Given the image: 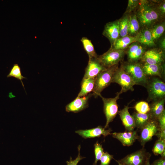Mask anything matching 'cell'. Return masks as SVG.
I'll list each match as a JSON object with an SVG mask.
<instances>
[{"label": "cell", "mask_w": 165, "mask_h": 165, "mask_svg": "<svg viewBox=\"0 0 165 165\" xmlns=\"http://www.w3.org/2000/svg\"><path fill=\"white\" fill-rule=\"evenodd\" d=\"M106 68L101 64L97 57L89 58L83 78H95L101 72Z\"/></svg>", "instance_id": "cell-13"}, {"label": "cell", "mask_w": 165, "mask_h": 165, "mask_svg": "<svg viewBox=\"0 0 165 165\" xmlns=\"http://www.w3.org/2000/svg\"><path fill=\"white\" fill-rule=\"evenodd\" d=\"M128 48L127 53L129 62H138L146 51L143 46L138 42L132 43Z\"/></svg>", "instance_id": "cell-15"}, {"label": "cell", "mask_w": 165, "mask_h": 165, "mask_svg": "<svg viewBox=\"0 0 165 165\" xmlns=\"http://www.w3.org/2000/svg\"><path fill=\"white\" fill-rule=\"evenodd\" d=\"M116 160L117 162V163H118V165H124L122 163H120V162H119L118 160Z\"/></svg>", "instance_id": "cell-40"}, {"label": "cell", "mask_w": 165, "mask_h": 165, "mask_svg": "<svg viewBox=\"0 0 165 165\" xmlns=\"http://www.w3.org/2000/svg\"><path fill=\"white\" fill-rule=\"evenodd\" d=\"M146 165H151V164L150 163L149 160H148L147 161Z\"/></svg>", "instance_id": "cell-41"}, {"label": "cell", "mask_w": 165, "mask_h": 165, "mask_svg": "<svg viewBox=\"0 0 165 165\" xmlns=\"http://www.w3.org/2000/svg\"><path fill=\"white\" fill-rule=\"evenodd\" d=\"M111 129L107 130L99 126L97 127L89 129L79 130L75 132L84 139L99 137L101 135L105 137L111 134Z\"/></svg>", "instance_id": "cell-14"}, {"label": "cell", "mask_w": 165, "mask_h": 165, "mask_svg": "<svg viewBox=\"0 0 165 165\" xmlns=\"http://www.w3.org/2000/svg\"><path fill=\"white\" fill-rule=\"evenodd\" d=\"M144 72L147 76H158L161 78L163 73L162 64H151L143 63L141 64Z\"/></svg>", "instance_id": "cell-20"}, {"label": "cell", "mask_w": 165, "mask_h": 165, "mask_svg": "<svg viewBox=\"0 0 165 165\" xmlns=\"http://www.w3.org/2000/svg\"><path fill=\"white\" fill-rule=\"evenodd\" d=\"M7 77L8 78L13 77L20 80L22 86L25 90L22 80L24 79H26V78L22 75L20 68L18 64H15L13 65Z\"/></svg>", "instance_id": "cell-26"}, {"label": "cell", "mask_w": 165, "mask_h": 165, "mask_svg": "<svg viewBox=\"0 0 165 165\" xmlns=\"http://www.w3.org/2000/svg\"><path fill=\"white\" fill-rule=\"evenodd\" d=\"M151 155L144 148L141 149L118 160L124 165H146Z\"/></svg>", "instance_id": "cell-7"}, {"label": "cell", "mask_w": 165, "mask_h": 165, "mask_svg": "<svg viewBox=\"0 0 165 165\" xmlns=\"http://www.w3.org/2000/svg\"><path fill=\"white\" fill-rule=\"evenodd\" d=\"M129 104L125 106L124 108L118 111V114L122 123L127 132L132 131L135 128L134 120L132 115L129 111Z\"/></svg>", "instance_id": "cell-17"}, {"label": "cell", "mask_w": 165, "mask_h": 165, "mask_svg": "<svg viewBox=\"0 0 165 165\" xmlns=\"http://www.w3.org/2000/svg\"><path fill=\"white\" fill-rule=\"evenodd\" d=\"M102 34L108 39L112 46L119 37V20L106 23Z\"/></svg>", "instance_id": "cell-11"}, {"label": "cell", "mask_w": 165, "mask_h": 165, "mask_svg": "<svg viewBox=\"0 0 165 165\" xmlns=\"http://www.w3.org/2000/svg\"><path fill=\"white\" fill-rule=\"evenodd\" d=\"M112 136L119 141L124 146L132 145L136 140L138 139L139 136L137 131L123 132H114L111 134Z\"/></svg>", "instance_id": "cell-16"}, {"label": "cell", "mask_w": 165, "mask_h": 165, "mask_svg": "<svg viewBox=\"0 0 165 165\" xmlns=\"http://www.w3.org/2000/svg\"><path fill=\"white\" fill-rule=\"evenodd\" d=\"M139 0H129L126 13H130L136 9L139 5Z\"/></svg>", "instance_id": "cell-33"}, {"label": "cell", "mask_w": 165, "mask_h": 165, "mask_svg": "<svg viewBox=\"0 0 165 165\" xmlns=\"http://www.w3.org/2000/svg\"><path fill=\"white\" fill-rule=\"evenodd\" d=\"M80 41L89 58H97L98 57L91 40L86 37H83L82 38Z\"/></svg>", "instance_id": "cell-25"}, {"label": "cell", "mask_w": 165, "mask_h": 165, "mask_svg": "<svg viewBox=\"0 0 165 165\" xmlns=\"http://www.w3.org/2000/svg\"><path fill=\"white\" fill-rule=\"evenodd\" d=\"M132 116L134 120L135 127L140 130L152 119L149 112L143 114L134 112Z\"/></svg>", "instance_id": "cell-23"}, {"label": "cell", "mask_w": 165, "mask_h": 165, "mask_svg": "<svg viewBox=\"0 0 165 165\" xmlns=\"http://www.w3.org/2000/svg\"><path fill=\"white\" fill-rule=\"evenodd\" d=\"M136 15L140 26L148 28L161 18L156 6L147 0L139 1Z\"/></svg>", "instance_id": "cell-1"}, {"label": "cell", "mask_w": 165, "mask_h": 165, "mask_svg": "<svg viewBox=\"0 0 165 165\" xmlns=\"http://www.w3.org/2000/svg\"><path fill=\"white\" fill-rule=\"evenodd\" d=\"M113 159V156L107 152H104L100 159V165H110L111 160Z\"/></svg>", "instance_id": "cell-32"}, {"label": "cell", "mask_w": 165, "mask_h": 165, "mask_svg": "<svg viewBox=\"0 0 165 165\" xmlns=\"http://www.w3.org/2000/svg\"><path fill=\"white\" fill-rule=\"evenodd\" d=\"M126 51L124 50H115L110 48L103 54L98 56L97 58L105 68L118 65L123 58Z\"/></svg>", "instance_id": "cell-6"}, {"label": "cell", "mask_w": 165, "mask_h": 165, "mask_svg": "<svg viewBox=\"0 0 165 165\" xmlns=\"http://www.w3.org/2000/svg\"><path fill=\"white\" fill-rule=\"evenodd\" d=\"M120 91L117 93L113 98H106L101 94L99 95L102 99L103 103V110L106 118V123L104 127L106 129L108 127L109 123L112 121L118 112V107L117 101L120 98V95L123 93Z\"/></svg>", "instance_id": "cell-4"}, {"label": "cell", "mask_w": 165, "mask_h": 165, "mask_svg": "<svg viewBox=\"0 0 165 165\" xmlns=\"http://www.w3.org/2000/svg\"><path fill=\"white\" fill-rule=\"evenodd\" d=\"M128 35L135 36L139 31L140 24L136 14L129 16Z\"/></svg>", "instance_id": "cell-24"}, {"label": "cell", "mask_w": 165, "mask_h": 165, "mask_svg": "<svg viewBox=\"0 0 165 165\" xmlns=\"http://www.w3.org/2000/svg\"><path fill=\"white\" fill-rule=\"evenodd\" d=\"M137 42L142 46H152L155 45V42L153 39L150 29L144 28L139 31L136 36Z\"/></svg>", "instance_id": "cell-18"}, {"label": "cell", "mask_w": 165, "mask_h": 165, "mask_svg": "<svg viewBox=\"0 0 165 165\" xmlns=\"http://www.w3.org/2000/svg\"><path fill=\"white\" fill-rule=\"evenodd\" d=\"M156 136H157L158 139L165 140V130H159Z\"/></svg>", "instance_id": "cell-38"}, {"label": "cell", "mask_w": 165, "mask_h": 165, "mask_svg": "<svg viewBox=\"0 0 165 165\" xmlns=\"http://www.w3.org/2000/svg\"><path fill=\"white\" fill-rule=\"evenodd\" d=\"M92 95L90 94L82 97H77L66 106V111L77 113L85 109L88 107L89 99Z\"/></svg>", "instance_id": "cell-12"}, {"label": "cell", "mask_w": 165, "mask_h": 165, "mask_svg": "<svg viewBox=\"0 0 165 165\" xmlns=\"http://www.w3.org/2000/svg\"><path fill=\"white\" fill-rule=\"evenodd\" d=\"M165 98L153 101L149 105L150 111L149 112L152 119L157 121L159 117L165 111Z\"/></svg>", "instance_id": "cell-19"}, {"label": "cell", "mask_w": 165, "mask_h": 165, "mask_svg": "<svg viewBox=\"0 0 165 165\" xmlns=\"http://www.w3.org/2000/svg\"><path fill=\"white\" fill-rule=\"evenodd\" d=\"M141 60L143 63L151 64H162L164 60L163 51L160 49H152L146 51Z\"/></svg>", "instance_id": "cell-10"}, {"label": "cell", "mask_w": 165, "mask_h": 165, "mask_svg": "<svg viewBox=\"0 0 165 165\" xmlns=\"http://www.w3.org/2000/svg\"><path fill=\"white\" fill-rule=\"evenodd\" d=\"M95 78H83L81 82V89L77 97L85 96L93 92Z\"/></svg>", "instance_id": "cell-22"}, {"label": "cell", "mask_w": 165, "mask_h": 165, "mask_svg": "<svg viewBox=\"0 0 165 165\" xmlns=\"http://www.w3.org/2000/svg\"><path fill=\"white\" fill-rule=\"evenodd\" d=\"M120 67L130 76L136 85L146 87L148 79L144 72L141 64L138 62H124Z\"/></svg>", "instance_id": "cell-2"}, {"label": "cell", "mask_w": 165, "mask_h": 165, "mask_svg": "<svg viewBox=\"0 0 165 165\" xmlns=\"http://www.w3.org/2000/svg\"><path fill=\"white\" fill-rule=\"evenodd\" d=\"M129 16L125 15L119 20V37L128 35Z\"/></svg>", "instance_id": "cell-28"}, {"label": "cell", "mask_w": 165, "mask_h": 165, "mask_svg": "<svg viewBox=\"0 0 165 165\" xmlns=\"http://www.w3.org/2000/svg\"><path fill=\"white\" fill-rule=\"evenodd\" d=\"M164 23L154 24L150 29L151 35L154 41L159 38L165 31Z\"/></svg>", "instance_id": "cell-27"}, {"label": "cell", "mask_w": 165, "mask_h": 165, "mask_svg": "<svg viewBox=\"0 0 165 165\" xmlns=\"http://www.w3.org/2000/svg\"><path fill=\"white\" fill-rule=\"evenodd\" d=\"M80 148L81 146L79 145L78 147V154L77 157L75 160H72V157H71L69 161H66L67 165H77L81 160L85 158V157H82L80 155Z\"/></svg>", "instance_id": "cell-34"}, {"label": "cell", "mask_w": 165, "mask_h": 165, "mask_svg": "<svg viewBox=\"0 0 165 165\" xmlns=\"http://www.w3.org/2000/svg\"><path fill=\"white\" fill-rule=\"evenodd\" d=\"M156 6L157 10L161 17L164 16L165 14V1L160 3Z\"/></svg>", "instance_id": "cell-36"}, {"label": "cell", "mask_w": 165, "mask_h": 165, "mask_svg": "<svg viewBox=\"0 0 165 165\" xmlns=\"http://www.w3.org/2000/svg\"><path fill=\"white\" fill-rule=\"evenodd\" d=\"M159 46L160 49L163 51L165 50V38H163L161 39L159 42Z\"/></svg>", "instance_id": "cell-39"}, {"label": "cell", "mask_w": 165, "mask_h": 165, "mask_svg": "<svg viewBox=\"0 0 165 165\" xmlns=\"http://www.w3.org/2000/svg\"><path fill=\"white\" fill-rule=\"evenodd\" d=\"M137 42V38L135 36L127 35L119 38L115 41L111 48L115 50H124L132 43Z\"/></svg>", "instance_id": "cell-21"}, {"label": "cell", "mask_w": 165, "mask_h": 165, "mask_svg": "<svg viewBox=\"0 0 165 165\" xmlns=\"http://www.w3.org/2000/svg\"><path fill=\"white\" fill-rule=\"evenodd\" d=\"M148 93V101H154L165 98V83L158 78L148 80L146 86Z\"/></svg>", "instance_id": "cell-5"}, {"label": "cell", "mask_w": 165, "mask_h": 165, "mask_svg": "<svg viewBox=\"0 0 165 165\" xmlns=\"http://www.w3.org/2000/svg\"><path fill=\"white\" fill-rule=\"evenodd\" d=\"M157 121L160 130H165V111L159 117Z\"/></svg>", "instance_id": "cell-35"}, {"label": "cell", "mask_w": 165, "mask_h": 165, "mask_svg": "<svg viewBox=\"0 0 165 165\" xmlns=\"http://www.w3.org/2000/svg\"><path fill=\"white\" fill-rule=\"evenodd\" d=\"M151 165H165V158L161 157L154 161Z\"/></svg>", "instance_id": "cell-37"}, {"label": "cell", "mask_w": 165, "mask_h": 165, "mask_svg": "<svg viewBox=\"0 0 165 165\" xmlns=\"http://www.w3.org/2000/svg\"><path fill=\"white\" fill-rule=\"evenodd\" d=\"M137 112L145 114L148 113L150 111L149 105L145 101H141L137 103L134 107Z\"/></svg>", "instance_id": "cell-30"}, {"label": "cell", "mask_w": 165, "mask_h": 165, "mask_svg": "<svg viewBox=\"0 0 165 165\" xmlns=\"http://www.w3.org/2000/svg\"><path fill=\"white\" fill-rule=\"evenodd\" d=\"M112 82L119 84L123 93L129 90L133 91V86L136 85L132 78L121 67L118 68L115 72Z\"/></svg>", "instance_id": "cell-8"}, {"label": "cell", "mask_w": 165, "mask_h": 165, "mask_svg": "<svg viewBox=\"0 0 165 165\" xmlns=\"http://www.w3.org/2000/svg\"><path fill=\"white\" fill-rule=\"evenodd\" d=\"M118 65L106 68L101 72L95 77L92 95L95 97L101 94L102 91L111 83L114 74L118 68Z\"/></svg>", "instance_id": "cell-3"}, {"label": "cell", "mask_w": 165, "mask_h": 165, "mask_svg": "<svg viewBox=\"0 0 165 165\" xmlns=\"http://www.w3.org/2000/svg\"><path fill=\"white\" fill-rule=\"evenodd\" d=\"M165 150V140H157L155 143L152 149L153 154L155 155H161Z\"/></svg>", "instance_id": "cell-29"}, {"label": "cell", "mask_w": 165, "mask_h": 165, "mask_svg": "<svg viewBox=\"0 0 165 165\" xmlns=\"http://www.w3.org/2000/svg\"><path fill=\"white\" fill-rule=\"evenodd\" d=\"M140 135L138 139L143 147L145 144L156 136L160 130L157 121L151 120L141 130Z\"/></svg>", "instance_id": "cell-9"}, {"label": "cell", "mask_w": 165, "mask_h": 165, "mask_svg": "<svg viewBox=\"0 0 165 165\" xmlns=\"http://www.w3.org/2000/svg\"><path fill=\"white\" fill-rule=\"evenodd\" d=\"M94 152L95 160L93 165H97V162L100 160L104 152L102 145L99 143L98 141L94 144Z\"/></svg>", "instance_id": "cell-31"}]
</instances>
